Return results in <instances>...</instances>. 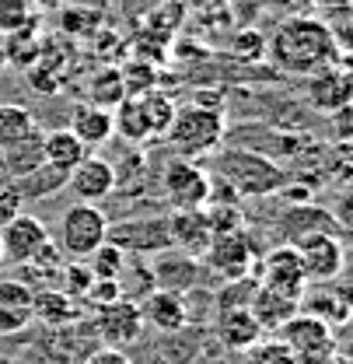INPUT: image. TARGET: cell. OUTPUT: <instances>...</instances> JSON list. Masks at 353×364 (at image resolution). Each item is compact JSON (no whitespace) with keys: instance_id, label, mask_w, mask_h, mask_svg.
<instances>
[{"instance_id":"obj_38","label":"cell","mask_w":353,"mask_h":364,"mask_svg":"<svg viewBox=\"0 0 353 364\" xmlns=\"http://www.w3.org/2000/svg\"><path fill=\"white\" fill-rule=\"evenodd\" d=\"M0 309H32V287L21 277H0Z\"/></svg>"},{"instance_id":"obj_20","label":"cell","mask_w":353,"mask_h":364,"mask_svg":"<svg viewBox=\"0 0 353 364\" xmlns=\"http://www.w3.org/2000/svg\"><path fill=\"white\" fill-rule=\"evenodd\" d=\"M308 102L318 112H325V116L347 109V105H350V70H347V67H329V70H322V74H311Z\"/></svg>"},{"instance_id":"obj_3","label":"cell","mask_w":353,"mask_h":364,"mask_svg":"<svg viewBox=\"0 0 353 364\" xmlns=\"http://www.w3.org/2000/svg\"><path fill=\"white\" fill-rule=\"evenodd\" d=\"M227 134V123H224V109L221 105H203V102H189V105H178L165 140L168 147L178 151L182 158L196 161L203 154H214L224 144Z\"/></svg>"},{"instance_id":"obj_31","label":"cell","mask_w":353,"mask_h":364,"mask_svg":"<svg viewBox=\"0 0 353 364\" xmlns=\"http://www.w3.org/2000/svg\"><path fill=\"white\" fill-rule=\"evenodd\" d=\"M140 109H143V119H147L151 136H165L172 116H175V102L154 88V91H147V95H140Z\"/></svg>"},{"instance_id":"obj_24","label":"cell","mask_w":353,"mask_h":364,"mask_svg":"<svg viewBox=\"0 0 353 364\" xmlns=\"http://www.w3.org/2000/svg\"><path fill=\"white\" fill-rule=\"evenodd\" d=\"M249 312L256 316L263 333H276L287 318L298 312V301H290V298H283V294H276L269 287H256V294L249 301Z\"/></svg>"},{"instance_id":"obj_32","label":"cell","mask_w":353,"mask_h":364,"mask_svg":"<svg viewBox=\"0 0 353 364\" xmlns=\"http://www.w3.org/2000/svg\"><path fill=\"white\" fill-rule=\"evenodd\" d=\"M259 280L256 277H238V280H224L221 291L214 294V309L227 312V309H249L252 294H256Z\"/></svg>"},{"instance_id":"obj_25","label":"cell","mask_w":353,"mask_h":364,"mask_svg":"<svg viewBox=\"0 0 353 364\" xmlns=\"http://www.w3.org/2000/svg\"><path fill=\"white\" fill-rule=\"evenodd\" d=\"M39 165H43V130L25 136V140H18L14 147H4L0 151V168H4V176L11 182L28 176V172H36Z\"/></svg>"},{"instance_id":"obj_23","label":"cell","mask_w":353,"mask_h":364,"mask_svg":"<svg viewBox=\"0 0 353 364\" xmlns=\"http://www.w3.org/2000/svg\"><path fill=\"white\" fill-rule=\"evenodd\" d=\"M266 333L259 329L256 316L249 309H227L217 312V340L227 350H249L252 343H259Z\"/></svg>"},{"instance_id":"obj_1","label":"cell","mask_w":353,"mask_h":364,"mask_svg":"<svg viewBox=\"0 0 353 364\" xmlns=\"http://www.w3.org/2000/svg\"><path fill=\"white\" fill-rule=\"evenodd\" d=\"M266 56L280 74L311 77L329 67H347V53L336 46L329 25L315 14L280 18L276 32L266 39Z\"/></svg>"},{"instance_id":"obj_40","label":"cell","mask_w":353,"mask_h":364,"mask_svg":"<svg viewBox=\"0 0 353 364\" xmlns=\"http://www.w3.org/2000/svg\"><path fill=\"white\" fill-rule=\"evenodd\" d=\"M234 53H241L238 60H259L266 56V39L256 28H241V36L234 39Z\"/></svg>"},{"instance_id":"obj_43","label":"cell","mask_w":353,"mask_h":364,"mask_svg":"<svg viewBox=\"0 0 353 364\" xmlns=\"http://www.w3.org/2000/svg\"><path fill=\"white\" fill-rule=\"evenodd\" d=\"M85 364H130V358H126L123 350H116V347H102V350H94Z\"/></svg>"},{"instance_id":"obj_11","label":"cell","mask_w":353,"mask_h":364,"mask_svg":"<svg viewBox=\"0 0 353 364\" xmlns=\"http://www.w3.org/2000/svg\"><path fill=\"white\" fill-rule=\"evenodd\" d=\"M294 249H298V259H301L308 284H332V280H340V273L347 267V245L336 235H315Z\"/></svg>"},{"instance_id":"obj_6","label":"cell","mask_w":353,"mask_h":364,"mask_svg":"<svg viewBox=\"0 0 353 364\" xmlns=\"http://www.w3.org/2000/svg\"><path fill=\"white\" fill-rule=\"evenodd\" d=\"M269 336L283 340L294 350L298 364H332V354H336V329H329L325 322L305 316V312H294Z\"/></svg>"},{"instance_id":"obj_44","label":"cell","mask_w":353,"mask_h":364,"mask_svg":"<svg viewBox=\"0 0 353 364\" xmlns=\"http://www.w3.org/2000/svg\"><path fill=\"white\" fill-rule=\"evenodd\" d=\"M0 267H4V245H0Z\"/></svg>"},{"instance_id":"obj_18","label":"cell","mask_w":353,"mask_h":364,"mask_svg":"<svg viewBox=\"0 0 353 364\" xmlns=\"http://www.w3.org/2000/svg\"><path fill=\"white\" fill-rule=\"evenodd\" d=\"M168 231H172V249L192 256V259H203V252L210 249V238H214L203 210H172Z\"/></svg>"},{"instance_id":"obj_8","label":"cell","mask_w":353,"mask_h":364,"mask_svg":"<svg viewBox=\"0 0 353 364\" xmlns=\"http://www.w3.org/2000/svg\"><path fill=\"white\" fill-rule=\"evenodd\" d=\"M161 193L175 210H203L210 200V176L196 161L178 158L168 161L161 172Z\"/></svg>"},{"instance_id":"obj_26","label":"cell","mask_w":353,"mask_h":364,"mask_svg":"<svg viewBox=\"0 0 353 364\" xmlns=\"http://www.w3.org/2000/svg\"><path fill=\"white\" fill-rule=\"evenodd\" d=\"M85 154H91V151L70 130H49V134H43V161L49 168L70 172Z\"/></svg>"},{"instance_id":"obj_5","label":"cell","mask_w":353,"mask_h":364,"mask_svg":"<svg viewBox=\"0 0 353 364\" xmlns=\"http://www.w3.org/2000/svg\"><path fill=\"white\" fill-rule=\"evenodd\" d=\"M203 273L214 277L210 284H224V280H238V277H256V263H259V249L252 242V235L245 228L224 231L210 238V249L203 252Z\"/></svg>"},{"instance_id":"obj_35","label":"cell","mask_w":353,"mask_h":364,"mask_svg":"<svg viewBox=\"0 0 353 364\" xmlns=\"http://www.w3.org/2000/svg\"><path fill=\"white\" fill-rule=\"evenodd\" d=\"M123 263H126V252L123 249H116L112 242H105L102 249H94L88 256V267L94 277H102V280H116L119 270H123Z\"/></svg>"},{"instance_id":"obj_17","label":"cell","mask_w":353,"mask_h":364,"mask_svg":"<svg viewBox=\"0 0 353 364\" xmlns=\"http://www.w3.org/2000/svg\"><path fill=\"white\" fill-rule=\"evenodd\" d=\"M140 318L143 326H151L154 333H178L189 326V301L178 291H161L154 287L143 301H140Z\"/></svg>"},{"instance_id":"obj_28","label":"cell","mask_w":353,"mask_h":364,"mask_svg":"<svg viewBox=\"0 0 353 364\" xmlns=\"http://www.w3.org/2000/svg\"><path fill=\"white\" fill-rule=\"evenodd\" d=\"M0 56L18 67V70H36L39 67V56H43V39L36 36V28H21V32H11L4 36V46H0Z\"/></svg>"},{"instance_id":"obj_29","label":"cell","mask_w":353,"mask_h":364,"mask_svg":"<svg viewBox=\"0 0 353 364\" xmlns=\"http://www.w3.org/2000/svg\"><path fill=\"white\" fill-rule=\"evenodd\" d=\"M67 186V172H60V168H49V165H39L36 172H28V176H21V179H14V193L21 196V200H45V196H53L56 189H63Z\"/></svg>"},{"instance_id":"obj_42","label":"cell","mask_w":353,"mask_h":364,"mask_svg":"<svg viewBox=\"0 0 353 364\" xmlns=\"http://www.w3.org/2000/svg\"><path fill=\"white\" fill-rule=\"evenodd\" d=\"M266 7L280 18H298V14H308L315 4L311 0H266Z\"/></svg>"},{"instance_id":"obj_34","label":"cell","mask_w":353,"mask_h":364,"mask_svg":"<svg viewBox=\"0 0 353 364\" xmlns=\"http://www.w3.org/2000/svg\"><path fill=\"white\" fill-rule=\"evenodd\" d=\"M119 77H123V95L126 98H140V95L154 91V85H158V70L147 60H133L126 70H119Z\"/></svg>"},{"instance_id":"obj_2","label":"cell","mask_w":353,"mask_h":364,"mask_svg":"<svg viewBox=\"0 0 353 364\" xmlns=\"http://www.w3.org/2000/svg\"><path fill=\"white\" fill-rule=\"evenodd\" d=\"M214 179H221L238 200H263V196H276L287 182H294V176L266 158L259 151H249V147H217V158H214Z\"/></svg>"},{"instance_id":"obj_9","label":"cell","mask_w":353,"mask_h":364,"mask_svg":"<svg viewBox=\"0 0 353 364\" xmlns=\"http://www.w3.org/2000/svg\"><path fill=\"white\" fill-rule=\"evenodd\" d=\"M280 242L283 245H301L315 235H336L343 238L347 235V225L329 210V207H318V203H290L283 214H280Z\"/></svg>"},{"instance_id":"obj_4","label":"cell","mask_w":353,"mask_h":364,"mask_svg":"<svg viewBox=\"0 0 353 364\" xmlns=\"http://www.w3.org/2000/svg\"><path fill=\"white\" fill-rule=\"evenodd\" d=\"M109 214L98 203H74L63 210L60 218V235H56V249L63 252V259H88L94 249L105 245L109 235Z\"/></svg>"},{"instance_id":"obj_33","label":"cell","mask_w":353,"mask_h":364,"mask_svg":"<svg viewBox=\"0 0 353 364\" xmlns=\"http://www.w3.org/2000/svg\"><path fill=\"white\" fill-rule=\"evenodd\" d=\"M60 280H63V287H60V291H67L70 298H77V301L85 305L91 284H94V273H91L88 259H67V263H63V270H60Z\"/></svg>"},{"instance_id":"obj_30","label":"cell","mask_w":353,"mask_h":364,"mask_svg":"<svg viewBox=\"0 0 353 364\" xmlns=\"http://www.w3.org/2000/svg\"><path fill=\"white\" fill-rule=\"evenodd\" d=\"M112 123H116V134L126 136L130 144L151 140L147 119H143V109H140V98H123V102L112 109Z\"/></svg>"},{"instance_id":"obj_15","label":"cell","mask_w":353,"mask_h":364,"mask_svg":"<svg viewBox=\"0 0 353 364\" xmlns=\"http://www.w3.org/2000/svg\"><path fill=\"white\" fill-rule=\"evenodd\" d=\"M147 267H151V277H154V287H161V291H178V294L200 287L203 277H207L200 259H192V256L178 252V249L154 252Z\"/></svg>"},{"instance_id":"obj_12","label":"cell","mask_w":353,"mask_h":364,"mask_svg":"<svg viewBox=\"0 0 353 364\" xmlns=\"http://www.w3.org/2000/svg\"><path fill=\"white\" fill-rule=\"evenodd\" d=\"M94 333L102 336L105 347H133L140 336H143V318H140V305L130 298H116L109 305H98V316H94Z\"/></svg>"},{"instance_id":"obj_27","label":"cell","mask_w":353,"mask_h":364,"mask_svg":"<svg viewBox=\"0 0 353 364\" xmlns=\"http://www.w3.org/2000/svg\"><path fill=\"white\" fill-rule=\"evenodd\" d=\"M39 119L28 105H18V102H0V151L4 147H14L18 140L39 134Z\"/></svg>"},{"instance_id":"obj_19","label":"cell","mask_w":353,"mask_h":364,"mask_svg":"<svg viewBox=\"0 0 353 364\" xmlns=\"http://www.w3.org/2000/svg\"><path fill=\"white\" fill-rule=\"evenodd\" d=\"M298 312L325 322L329 329H343L350 322V298L343 291H332V284H315L311 291L301 294Z\"/></svg>"},{"instance_id":"obj_7","label":"cell","mask_w":353,"mask_h":364,"mask_svg":"<svg viewBox=\"0 0 353 364\" xmlns=\"http://www.w3.org/2000/svg\"><path fill=\"white\" fill-rule=\"evenodd\" d=\"M256 280L259 287H269L290 301H301V294L308 291V280H305V270H301V259H298V249L294 245H273L266 249L256 263Z\"/></svg>"},{"instance_id":"obj_45","label":"cell","mask_w":353,"mask_h":364,"mask_svg":"<svg viewBox=\"0 0 353 364\" xmlns=\"http://www.w3.org/2000/svg\"><path fill=\"white\" fill-rule=\"evenodd\" d=\"M207 4H227V0H207Z\"/></svg>"},{"instance_id":"obj_21","label":"cell","mask_w":353,"mask_h":364,"mask_svg":"<svg viewBox=\"0 0 353 364\" xmlns=\"http://www.w3.org/2000/svg\"><path fill=\"white\" fill-rule=\"evenodd\" d=\"M67 130L77 136L88 151H94V147H102V144H109V140L116 136L112 109L94 105V102H85V105H77V109H74V116H70V127H67Z\"/></svg>"},{"instance_id":"obj_36","label":"cell","mask_w":353,"mask_h":364,"mask_svg":"<svg viewBox=\"0 0 353 364\" xmlns=\"http://www.w3.org/2000/svg\"><path fill=\"white\" fill-rule=\"evenodd\" d=\"M32 21H36V14H32V4L28 0H0V36L21 32Z\"/></svg>"},{"instance_id":"obj_37","label":"cell","mask_w":353,"mask_h":364,"mask_svg":"<svg viewBox=\"0 0 353 364\" xmlns=\"http://www.w3.org/2000/svg\"><path fill=\"white\" fill-rule=\"evenodd\" d=\"M245 364H298L294 358V350L283 343V340H259V343H252L249 347V361Z\"/></svg>"},{"instance_id":"obj_10","label":"cell","mask_w":353,"mask_h":364,"mask_svg":"<svg viewBox=\"0 0 353 364\" xmlns=\"http://www.w3.org/2000/svg\"><path fill=\"white\" fill-rule=\"evenodd\" d=\"M105 242L123 249L126 256H154L172 249V231H168V214L161 218H133L123 225H109Z\"/></svg>"},{"instance_id":"obj_41","label":"cell","mask_w":353,"mask_h":364,"mask_svg":"<svg viewBox=\"0 0 353 364\" xmlns=\"http://www.w3.org/2000/svg\"><path fill=\"white\" fill-rule=\"evenodd\" d=\"M116 298H123V294H119V284H116V280H102V277H94V284H91L85 305L98 309V305H109V301H116Z\"/></svg>"},{"instance_id":"obj_16","label":"cell","mask_w":353,"mask_h":364,"mask_svg":"<svg viewBox=\"0 0 353 364\" xmlns=\"http://www.w3.org/2000/svg\"><path fill=\"white\" fill-rule=\"evenodd\" d=\"M133 347H140V354L130 358V364H189L192 354L200 350V336L196 329H178V333H158L154 340H136Z\"/></svg>"},{"instance_id":"obj_13","label":"cell","mask_w":353,"mask_h":364,"mask_svg":"<svg viewBox=\"0 0 353 364\" xmlns=\"http://www.w3.org/2000/svg\"><path fill=\"white\" fill-rule=\"evenodd\" d=\"M116 165L102 154H85L70 172H67V189L81 200V203H102L116 193Z\"/></svg>"},{"instance_id":"obj_39","label":"cell","mask_w":353,"mask_h":364,"mask_svg":"<svg viewBox=\"0 0 353 364\" xmlns=\"http://www.w3.org/2000/svg\"><path fill=\"white\" fill-rule=\"evenodd\" d=\"M63 32H70V36H91L94 28H102L98 25V14L94 11H85V7H74V11H63Z\"/></svg>"},{"instance_id":"obj_22","label":"cell","mask_w":353,"mask_h":364,"mask_svg":"<svg viewBox=\"0 0 353 364\" xmlns=\"http://www.w3.org/2000/svg\"><path fill=\"white\" fill-rule=\"evenodd\" d=\"M81 301L70 298L67 291H56V287H45V291H32V318H39L53 329H63L70 322L81 318Z\"/></svg>"},{"instance_id":"obj_14","label":"cell","mask_w":353,"mask_h":364,"mask_svg":"<svg viewBox=\"0 0 353 364\" xmlns=\"http://www.w3.org/2000/svg\"><path fill=\"white\" fill-rule=\"evenodd\" d=\"M49 242V228L32 214H14L0 225V245H4V263L25 267L39 249Z\"/></svg>"}]
</instances>
